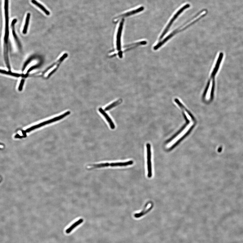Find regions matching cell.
I'll return each mask as SVG.
<instances>
[{
  "instance_id": "1",
  "label": "cell",
  "mask_w": 243,
  "mask_h": 243,
  "mask_svg": "<svg viewBox=\"0 0 243 243\" xmlns=\"http://www.w3.org/2000/svg\"><path fill=\"white\" fill-rule=\"evenodd\" d=\"M124 20L123 19L120 22L114 39V49L110 54L111 57L118 56L120 59L123 57V50L122 45V34Z\"/></svg>"
},
{
  "instance_id": "2",
  "label": "cell",
  "mask_w": 243,
  "mask_h": 243,
  "mask_svg": "<svg viewBox=\"0 0 243 243\" xmlns=\"http://www.w3.org/2000/svg\"><path fill=\"white\" fill-rule=\"evenodd\" d=\"M195 123V120L189 121L188 123L186 125L180 132L167 142V147L170 149L174 147L189 132L193 127Z\"/></svg>"
},
{
  "instance_id": "3",
  "label": "cell",
  "mask_w": 243,
  "mask_h": 243,
  "mask_svg": "<svg viewBox=\"0 0 243 243\" xmlns=\"http://www.w3.org/2000/svg\"><path fill=\"white\" fill-rule=\"evenodd\" d=\"M70 111H68L65 113L63 115H61L57 117H55V118L50 120L45 121L44 122H43L37 125L33 126L32 127H30V128H29L27 129H26L25 131L23 132V133L24 136H25L26 135V133H27L31 132L34 129H36L37 128L41 127H42L48 124H49L51 123L55 122L56 121H59L64 118L65 117H66L67 116L70 115Z\"/></svg>"
},
{
  "instance_id": "4",
  "label": "cell",
  "mask_w": 243,
  "mask_h": 243,
  "mask_svg": "<svg viewBox=\"0 0 243 243\" xmlns=\"http://www.w3.org/2000/svg\"><path fill=\"white\" fill-rule=\"evenodd\" d=\"M190 7V5L189 4H186V5L180 8V9L175 14L173 15L171 20L169 22V23H168L166 28H165L163 33L161 34V35H160L159 39V41L161 40L164 36L165 35V34L168 31L169 29L170 28L172 24L178 18V17H179L182 12L184 11L186 9H187V8H189Z\"/></svg>"
},
{
  "instance_id": "5",
  "label": "cell",
  "mask_w": 243,
  "mask_h": 243,
  "mask_svg": "<svg viewBox=\"0 0 243 243\" xmlns=\"http://www.w3.org/2000/svg\"><path fill=\"white\" fill-rule=\"evenodd\" d=\"M5 9L6 24L5 32L4 38L6 39L8 38L9 37V17H8V0H5Z\"/></svg>"
},
{
  "instance_id": "6",
  "label": "cell",
  "mask_w": 243,
  "mask_h": 243,
  "mask_svg": "<svg viewBox=\"0 0 243 243\" xmlns=\"http://www.w3.org/2000/svg\"><path fill=\"white\" fill-rule=\"evenodd\" d=\"M146 146L147 150V177L149 178H150L152 176L151 145L148 143V144H147Z\"/></svg>"
},
{
  "instance_id": "7",
  "label": "cell",
  "mask_w": 243,
  "mask_h": 243,
  "mask_svg": "<svg viewBox=\"0 0 243 243\" xmlns=\"http://www.w3.org/2000/svg\"><path fill=\"white\" fill-rule=\"evenodd\" d=\"M99 111L105 117L107 122L109 123L111 128L112 129H114L115 128L114 123L105 111L102 108H100L99 109Z\"/></svg>"
},
{
  "instance_id": "8",
  "label": "cell",
  "mask_w": 243,
  "mask_h": 243,
  "mask_svg": "<svg viewBox=\"0 0 243 243\" xmlns=\"http://www.w3.org/2000/svg\"><path fill=\"white\" fill-rule=\"evenodd\" d=\"M144 10V7H141L139 8H137V9L136 10H134L132 11H131L128 12H127L126 13H125L124 14H123L122 15H121L119 17H118V19L119 18H121V17H125L129 16H131L134 14H135L137 13H138L139 12H140L142 11V10Z\"/></svg>"
},
{
  "instance_id": "9",
  "label": "cell",
  "mask_w": 243,
  "mask_h": 243,
  "mask_svg": "<svg viewBox=\"0 0 243 243\" xmlns=\"http://www.w3.org/2000/svg\"><path fill=\"white\" fill-rule=\"evenodd\" d=\"M17 19H15L14 20H13L11 23V28L12 29V34H13V36L15 40L17 43V45H18L19 47L20 48L21 45L20 44V43L19 42V41L18 40V37H17V35L15 32V24L17 23Z\"/></svg>"
},
{
  "instance_id": "10",
  "label": "cell",
  "mask_w": 243,
  "mask_h": 243,
  "mask_svg": "<svg viewBox=\"0 0 243 243\" xmlns=\"http://www.w3.org/2000/svg\"><path fill=\"white\" fill-rule=\"evenodd\" d=\"M133 163L132 160L124 163H110V166L111 167H124L131 165Z\"/></svg>"
},
{
  "instance_id": "11",
  "label": "cell",
  "mask_w": 243,
  "mask_h": 243,
  "mask_svg": "<svg viewBox=\"0 0 243 243\" xmlns=\"http://www.w3.org/2000/svg\"><path fill=\"white\" fill-rule=\"evenodd\" d=\"M32 3L35 5L37 7L40 8V9L43 11L44 12L45 14L47 15H49L50 14V12L47 10L46 8L41 5L40 3L37 2L36 0H31Z\"/></svg>"
},
{
  "instance_id": "12",
  "label": "cell",
  "mask_w": 243,
  "mask_h": 243,
  "mask_svg": "<svg viewBox=\"0 0 243 243\" xmlns=\"http://www.w3.org/2000/svg\"><path fill=\"white\" fill-rule=\"evenodd\" d=\"M83 219H81L79 220H78L77 222L72 224L70 227L66 230V233L67 234L70 233L78 225H79L80 224L83 222Z\"/></svg>"
},
{
  "instance_id": "13",
  "label": "cell",
  "mask_w": 243,
  "mask_h": 243,
  "mask_svg": "<svg viewBox=\"0 0 243 243\" xmlns=\"http://www.w3.org/2000/svg\"><path fill=\"white\" fill-rule=\"evenodd\" d=\"M110 166V164L109 163H101L100 164H93L92 165H90V169L106 167Z\"/></svg>"
},
{
  "instance_id": "14",
  "label": "cell",
  "mask_w": 243,
  "mask_h": 243,
  "mask_svg": "<svg viewBox=\"0 0 243 243\" xmlns=\"http://www.w3.org/2000/svg\"><path fill=\"white\" fill-rule=\"evenodd\" d=\"M30 13H28L27 17H26L25 25L23 29V33L24 34H26L27 33L28 27L29 23V21L30 18Z\"/></svg>"
},
{
  "instance_id": "15",
  "label": "cell",
  "mask_w": 243,
  "mask_h": 243,
  "mask_svg": "<svg viewBox=\"0 0 243 243\" xmlns=\"http://www.w3.org/2000/svg\"><path fill=\"white\" fill-rule=\"evenodd\" d=\"M0 73L3 74L10 75L17 77H18L22 76L21 75L19 74L13 73L10 71L8 72L5 70H1V69H0Z\"/></svg>"
},
{
  "instance_id": "16",
  "label": "cell",
  "mask_w": 243,
  "mask_h": 243,
  "mask_svg": "<svg viewBox=\"0 0 243 243\" xmlns=\"http://www.w3.org/2000/svg\"><path fill=\"white\" fill-rule=\"evenodd\" d=\"M122 101L121 99H120L118 101H116L112 103L111 104V105L107 106L105 108V110L106 111H108L110 110L111 109H112V108H113L119 105V104L121 103Z\"/></svg>"
},
{
  "instance_id": "17",
  "label": "cell",
  "mask_w": 243,
  "mask_h": 243,
  "mask_svg": "<svg viewBox=\"0 0 243 243\" xmlns=\"http://www.w3.org/2000/svg\"><path fill=\"white\" fill-rule=\"evenodd\" d=\"M24 82V79L21 80L18 88V90L20 91H21L23 90Z\"/></svg>"
}]
</instances>
